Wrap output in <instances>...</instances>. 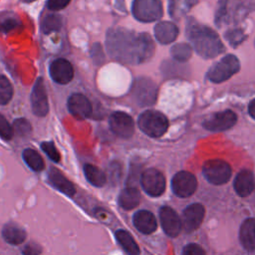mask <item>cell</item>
<instances>
[{
  "instance_id": "6da1fadb",
  "label": "cell",
  "mask_w": 255,
  "mask_h": 255,
  "mask_svg": "<svg viewBox=\"0 0 255 255\" xmlns=\"http://www.w3.org/2000/svg\"><path fill=\"white\" fill-rule=\"evenodd\" d=\"M106 43L109 54L117 61L126 64L145 62L154 52V45L148 34H136L124 28L111 29Z\"/></svg>"
},
{
  "instance_id": "7a4b0ae2",
  "label": "cell",
  "mask_w": 255,
  "mask_h": 255,
  "mask_svg": "<svg viewBox=\"0 0 255 255\" xmlns=\"http://www.w3.org/2000/svg\"><path fill=\"white\" fill-rule=\"evenodd\" d=\"M186 35L193 49L204 59L215 58L225 49L215 31L196 22L189 21L186 27Z\"/></svg>"
},
{
  "instance_id": "3957f363",
  "label": "cell",
  "mask_w": 255,
  "mask_h": 255,
  "mask_svg": "<svg viewBox=\"0 0 255 255\" xmlns=\"http://www.w3.org/2000/svg\"><path fill=\"white\" fill-rule=\"evenodd\" d=\"M141 131L151 137L161 136L168 128V121L165 116L154 110L144 111L137 120Z\"/></svg>"
},
{
  "instance_id": "277c9868",
  "label": "cell",
  "mask_w": 255,
  "mask_h": 255,
  "mask_svg": "<svg viewBox=\"0 0 255 255\" xmlns=\"http://www.w3.org/2000/svg\"><path fill=\"white\" fill-rule=\"evenodd\" d=\"M240 70V62L234 55H226L216 62L208 71L207 78L213 83H221Z\"/></svg>"
},
{
  "instance_id": "5b68a950",
  "label": "cell",
  "mask_w": 255,
  "mask_h": 255,
  "mask_svg": "<svg viewBox=\"0 0 255 255\" xmlns=\"http://www.w3.org/2000/svg\"><path fill=\"white\" fill-rule=\"evenodd\" d=\"M157 91L156 84L145 77L135 79L131 87V95L136 104L141 107L153 105L156 101Z\"/></svg>"
},
{
  "instance_id": "8992f818",
  "label": "cell",
  "mask_w": 255,
  "mask_h": 255,
  "mask_svg": "<svg viewBox=\"0 0 255 255\" xmlns=\"http://www.w3.org/2000/svg\"><path fill=\"white\" fill-rule=\"evenodd\" d=\"M202 172L208 182L220 185L230 179L232 170L226 161L222 159H210L203 164Z\"/></svg>"
},
{
  "instance_id": "52a82bcc",
  "label": "cell",
  "mask_w": 255,
  "mask_h": 255,
  "mask_svg": "<svg viewBox=\"0 0 255 255\" xmlns=\"http://www.w3.org/2000/svg\"><path fill=\"white\" fill-rule=\"evenodd\" d=\"M132 14L140 22H153L162 16L161 0H133Z\"/></svg>"
},
{
  "instance_id": "ba28073f",
  "label": "cell",
  "mask_w": 255,
  "mask_h": 255,
  "mask_svg": "<svg viewBox=\"0 0 255 255\" xmlns=\"http://www.w3.org/2000/svg\"><path fill=\"white\" fill-rule=\"evenodd\" d=\"M140 184L150 196H159L165 190V178L155 168H147L140 174Z\"/></svg>"
},
{
  "instance_id": "9c48e42d",
  "label": "cell",
  "mask_w": 255,
  "mask_h": 255,
  "mask_svg": "<svg viewBox=\"0 0 255 255\" xmlns=\"http://www.w3.org/2000/svg\"><path fill=\"white\" fill-rule=\"evenodd\" d=\"M197 187L195 176L188 171L177 172L171 180V188L178 197H188L192 195Z\"/></svg>"
},
{
  "instance_id": "30bf717a",
  "label": "cell",
  "mask_w": 255,
  "mask_h": 255,
  "mask_svg": "<svg viewBox=\"0 0 255 255\" xmlns=\"http://www.w3.org/2000/svg\"><path fill=\"white\" fill-rule=\"evenodd\" d=\"M110 128L112 131L120 137L128 138L134 130V122L132 118L124 112H115L110 117Z\"/></svg>"
},
{
  "instance_id": "8fae6325",
  "label": "cell",
  "mask_w": 255,
  "mask_h": 255,
  "mask_svg": "<svg viewBox=\"0 0 255 255\" xmlns=\"http://www.w3.org/2000/svg\"><path fill=\"white\" fill-rule=\"evenodd\" d=\"M236 122V114L230 110H226L211 115L203 122V127L210 131H222L232 128Z\"/></svg>"
},
{
  "instance_id": "7c38bea8",
  "label": "cell",
  "mask_w": 255,
  "mask_h": 255,
  "mask_svg": "<svg viewBox=\"0 0 255 255\" xmlns=\"http://www.w3.org/2000/svg\"><path fill=\"white\" fill-rule=\"evenodd\" d=\"M32 112L37 117H45L49 112V104L43 78H38L31 92Z\"/></svg>"
},
{
  "instance_id": "4fadbf2b",
  "label": "cell",
  "mask_w": 255,
  "mask_h": 255,
  "mask_svg": "<svg viewBox=\"0 0 255 255\" xmlns=\"http://www.w3.org/2000/svg\"><path fill=\"white\" fill-rule=\"evenodd\" d=\"M159 219L164 233L170 237L177 236L182 228L181 219L169 206H162L159 209Z\"/></svg>"
},
{
  "instance_id": "5bb4252c",
  "label": "cell",
  "mask_w": 255,
  "mask_h": 255,
  "mask_svg": "<svg viewBox=\"0 0 255 255\" xmlns=\"http://www.w3.org/2000/svg\"><path fill=\"white\" fill-rule=\"evenodd\" d=\"M50 76L52 80L60 85L70 83L74 77V70L71 63L66 59H57L50 65Z\"/></svg>"
},
{
  "instance_id": "9a60e30c",
  "label": "cell",
  "mask_w": 255,
  "mask_h": 255,
  "mask_svg": "<svg viewBox=\"0 0 255 255\" xmlns=\"http://www.w3.org/2000/svg\"><path fill=\"white\" fill-rule=\"evenodd\" d=\"M205 210L203 205L200 203H192L188 205L184 210L182 214V222L183 227L187 232L194 231L197 229L204 217Z\"/></svg>"
},
{
  "instance_id": "2e32d148",
  "label": "cell",
  "mask_w": 255,
  "mask_h": 255,
  "mask_svg": "<svg viewBox=\"0 0 255 255\" xmlns=\"http://www.w3.org/2000/svg\"><path fill=\"white\" fill-rule=\"evenodd\" d=\"M68 110L77 119H86L91 116L93 108L84 95L73 94L68 100Z\"/></svg>"
},
{
  "instance_id": "e0dca14e",
  "label": "cell",
  "mask_w": 255,
  "mask_h": 255,
  "mask_svg": "<svg viewBox=\"0 0 255 255\" xmlns=\"http://www.w3.org/2000/svg\"><path fill=\"white\" fill-rule=\"evenodd\" d=\"M132 221L135 228L143 234H150L154 232L157 227L154 215L148 210L136 211L133 215Z\"/></svg>"
},
{
  "instance_id": "ac0fdd59",
  "label": "cell",
  "mask_w": 255,
  "mask_h": 255,
  "mask_svg": "<svg viewBox=\"0 0 255 255\" xmlns=\"http://www.w3.org/2000/svg\"><path fill=\"white\" fill-rule=\"evenodd\" d=\"M234 189L239 196L245 197L254 189V175L251 170L243 169L237 173L234 179Z\"/></svg>"
},
{
  "instance_id": "d6986e66",
  "label": "cell",
  "mask_w": 255,
  "mask_h": 255,
  "mask_svg": "<svg viewBox=\"0 0 255 255\" xmlns=\"http://www.w3.org/2000/svg\"><path fill=\"white\" fill-rule=\"evenodd\" d=\"M178 35V28L172 22L162 21L155 25L154 36L161 44H169L173 42Z\"/></svg>"
},
{
  "instance_id": "ffe728a7",
  "label": "cell",
  "mask_w": 255,
  "mask_h": 255,
  "mask_svg": "<svg viewBox=\"0 0 255 255\" xmlns=\"http://www.w3.org/2000/svg\"><path fill=\"white\" fill-rule=\"evenodd\" d=\"M48 178L55 188H57L59 191L63 192L67 196H73L75 194L76 190L73 183L67 177H65L64 174L57 168L52 167L49 170Z\"/></svg>"
},
{
  "instance_id": "44dd1931",
  "label": "cell",
  "mask_w": 255,
  "mask_h": 255,
  "mask_svg": "<svg viewBox=\"0 0 255 255\" xmlns=\"http://www.w3.org/2000/svg\"><path fill=\"white\" fill-rule=\"evenodd\" d=\"M239 238L242 246L248 250L253 251L255 247V220L253 217L247 218L240 226Z\"/></svg>"
},
{
  "instance_id": "7402d4cb",
  "label": "cell",
  "mask_w": 255,
  "mask_h": 255,
  "mask_svg": "<svg viewBox=\"0 0 255 255\" xmlns=\"http://www.w3.org/2000/svg\"><path fill=\"white\" fill-rule=\"evenodd\" d=\"M2 237L9 244L19 245L25 241L27 233L19 225L15 223H7L2 229Z\"/></svg>"
},
{
  "instance_id": "603a6c76",
  "label": "cell",
  "mask_w": 255,
  "mask_h": 255,
  "mask_svg": "<svg viewBox=\"0 0 255 255\" xmlns=\"http://www.w3.org/2000/svg\"><path fill=\"white\" fill-rule=\"evenodd\" d=\"M197 0H168V13L172 19H181L195 4Z\"/></svg>"
},
{
  "instance_id": "cb8c5ba5",
  "label": "cell",
  "mask_w": 255,
  "mask_h": 255,
  "mask_svg": "<svg viewBox=\"0 0 255 255\" xmlns=\"http://www.w3.org/2000/svg\"><path fill=\"white\" fill-rule=\"evenodd\" d=\"M139 199L140 194L136 188L127 187L121 192L119 196V203L123 209L130 210L138 205Z\"/></svg>"
},
{
  "instance_id": "d4e9b609",
  "label": "cell",
  "mask_w": 255,
  "mask_h": 255,
  "mask_svg": "<svg viewBox=\"0 0 255 255\" xmlns=\"http://www.w3.org/2000/svg\"><path fill=\"white\" fill-rule=\"evenodd\" d=\"M84 173L86 175L87 180L94 186L102 187L106 183V174L103 170L93 164H85Z\"/></svg>"
},
{
  "instance_id": "484cf974",
  "label": "cell",
  "mask_w": 255,
  "mask_h": 255,
  "mask_svg": "<svg viewBox=\"0 0 255 255\" xmlns=\"http://www.w3.org/2000/svg\"><path fill=\"white\" fill-rule=\"evenodd\" d=\"M116 238L118 242L123 246L125 251L128 252L129 255L139 254L138 245L128 232H127L126 230H118L116 232Z\"/></svg>"
},
{
  "instance_id": "4316f807",
  "label": "cell",
  "mask_w": 255,
  "mask_h": 255,
  "mask_svg": "<svg viewBox=\"0 0 255 255\" xmlns=\"http://www.w3.org/2000/svg\"><path fill=\"white\" fill-rule=\"evenodd\" d=\"M23 159L26 162V164L34 171H41L45 167L44 160L42 156L34 149L32 148H26L23 150L22 153Z\"/></svg>"
},
{
  "instance_id": "83f0119b",
  "label": "cell",
  "mask_w": 255,
  "mask_h": 255,
  "mask_svg": "<svg viewBox=\"0 0 255 255\" xmlns=\"http://www.w3.org/2000/svg\"><path fill=\"white\" fill-rule=\"evenodd\" d=\"M170 54L173 60L183 63L186 62L192 55V49L188 44L178 43L171 47Z\"/></svg>"
},
{
  "instance_id": "f1b7e54d",
  "label": "cell",
  "mask_w": 255,
  "mask_h": 255,
  "mask_svg": "<svg viewBox=\"0 0 255 255\" xmlns=\"http://www.w3.org/2000/svg\"><path fill=\"white\" fill-rule=\"evenodd\" d=\"M62 27V18L57 14H50L44 18L41 24V29L45 34L59 31Z\"/></svg>"
},
{
  "instance_id": "f546056e",
  "label": "cell",
  "mask_w": 255,
  "mask_h": 255,
  "mask_svg": "<svg viewBox=\"0 0 255 255\" xmlns=\"http://www.w3.org/2000/svg\"><path fill=\"white\" fill-rule=\"evenodd\" d=\"M13 97V87L7 77L0 75V105H6Z\"/></svg>"
},
{
  "instance_id": "4dcf8cb0",
  "label": "cell",
  "mask_w": 255,
  "mask_h": 255,
  "mask_svg": "<svg viewBox=\"0 0 255 255\" xmlns=\"http://www.w3.org/2000/svg\"><path fill=\"white\" fill-rule=\"evenodd\" d=\"M13 131L20 135H27L31 132V125L26 119H17L13 123Z\"/></svg>"
},
{
  "instance_id": "1f68e13d",
  "label": "cell",
  "mask_w": 255,
  "mask_h": 255,
  "mask_svg": "<svg viewBox=\"0 0 255 255\" xmlns=\"http://www.w3.org/2000/svg\"><path fill=\"white\" fill-rule=\"evenodd\" d=\"M13 128L10 126L8 121L0 114V137L5 140H10L13 136Z\"/></svg>"
},
{
  "instance_id": "d6a6232c",
  "label": "cell",
  "mask_w": 255,
  "mask_h": 255,
  "mask_svg": "<svg viewBox=\"0 0 255 255\" xmlns=\"http://www.w3.org/2000/svg\"><path fill=\"white\" fill-rule=\"evenodd\" d=\"M42 150L55 162L60 160V153L52 141H44L41 143Z\"/></svg>"
},
{
  "instance_id": "836d02e7",
  "label": "cell",
  "mask_w": 255,
  "mask_h": 255,
  "mask_svg": "<svg viewBox=\"0 0 255 255\" xmlns=\"http://www.w3.org/2000/svg\"><path fill=\"white\" fill-rule=\"evenodd\" d=\"M245 38H246L245 34L239 29L229 30L225 34V39L230 43V45H233V46L240 44Z\"/></svg>"
},
{
  "instance_id": "e575fe53",
  "label": "cell",
  "mask_w": 255,
  "mask_h": 255,
  "mask_svg": "<svg viewBox=\"0 0 255 255\" xmlns=\"http://www.w3.org/2000/svg\"><path fill=\"white\" fill-rule=\"evenodd\" d=\"M91 56H92L95 64H97V65L103 64V62L105 61V55H104L103 48L100 43H95L93 45L92 50H91Z\"/></svg>"
},
{
  "instance_id": "d590c367",
  "label": "cell",
  "mask_w": 255,
  "mask_h": 255,
  "mask_svg": "<svg viewBox=\"0 0 255 255\" xmlns=\"http://www.w3.org/2000/svg\"><path fill=\"white\" fill-rule=\"evenodd\" d=\"M182 255H206V254L201 246L195 243H190L183 248Z\"/></svg>"
},
{
  "instance_id": "8d00e7d4",
  "label": "cell",
  "mask_w": 255,
  "mask_h": 255,
  "mask_svg": "<svg viewBox=\"0 0 255 255\" xmlns=\"http://www.w3.org/2000/svg\"><path fill=\"white\" fill-rule=\"evenodd\" d=\"M41 253H42V247L35 242H29L22 249L23 255H40Z\"/></svg>"
},
{
  "instance_id": "74e56055",
  "label": "cell",
  "mask_w": 255,
  "mask_h": 255,
  "mask_svg": "<svg viewBox=\"0 0 255 255\" xmlns=\"http://www.w3.org/2000/svg\"><path fill=\"white\" fill-rule=\"evenodd\" d=\"M19 25L18 21L14 18H6L0 23V31L7 33Z\"/></svg>"
},
{
  "instance_id": "f35d334b",
  "label": "cell",
  "mask_w": 255,
  "mask_h": 255,
  "mask_svg": "<svg viewBox=\"0 0 255 255\" xmlns=\"http://www.w3.org/2000/svg\"><path fill=\"white\" fill-rule=\"evenodd\" d=\"M71 0H48L47 1V7L51 11H59L63 8H65Z\"/></svg>"
},
{
  "instance_id": "ab89813d",
  "label": "cell",
  "mask_w": 255,
  "mask_h": 255,
  "mask_svg": "<svg viewBox=\"0 0 255 255\" xmlns=\"http://www.w3.org/2000/svg\"><path fill=\"white\" fill-rule=\"evenodd\" d=\"M248 112L251 116V118H255V100H252L249 104V109H248Z\"/></svg>"
},
{
  "instance_id": "60d3db41",
  "label": "cell",
  "mask_w": 255,
  "mask_h": 255,
  "mask_svg": "<svg viewBox=\"0 0 255 255\" xmlns=\"http://www.w3.org/2000/svg\"><path fill=\"white\" fill-rule=\"evenodd\" d=\"M23 2H26V3H30V2H33V1H35V0H22Z\"/></svg>"
}]
</instances>
